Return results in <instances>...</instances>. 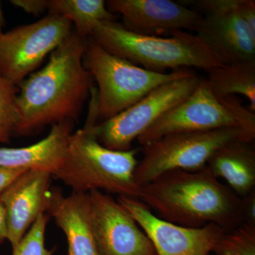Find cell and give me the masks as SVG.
Listing matches in <instances>:
<instances>
[{
    "label": "cell",
    "mask_w": 255,
    "mask_h": 255,
    "mask_svg": "<svg viewBox=\"0 0 255 255\" xmlns=\"http://www.w3.org/2000/svg\"><path fill=\"white\" fill-rule=\"evenodd\" d=\"M51 177L48 172L25 171L0 194L6 211L7 241L11 248L17 246L38 216L45 213Z\"/></svg>",
    "instance_id": "obj_14"
},
{
    "label": "cell",
    "mask_w": 255,
    "mask_h": 255,
    "mask_svg": "<svg viewBox=\"0 0 255 255\" xmlns=\"http://www.w3.org/2000/svg\"><path fill=\"white\" fill-rule=\"evenodd\" d=\"M202 18L196 34L223 65L255 60V37L238 10V0L190 1Z\"/></svg>",
    "instance_id": "obj_10"
},
{
    "label": "cell",
    "mask_w": 255,
    "mask_h": 255,
    "mask_svg": "<svg viewBox=\"0 0 255 255\" xmlns=\"http://www.w3.org/2000/svg\"><path fill=\"white\" fill-rule=\"evenodd\" d=\"M238 10L252 34L255 37V0H238Z\"/></svg>",
    "instance_id": "obj_24"
},
{
    "label": "cell",
    "mask_w": 255,
    "mask_h": 255,
    "mask_svg": "<svg viewBox=\"0 0 255 255\" xmlns=\"http://www.w3.org/2000/svg\"><path fill=\"white\" fill-rule=\"evenodd\" d=\"M87 40L73 30L50 53L46 66L18 86L14 133L35 135L46 126L78 119L93 89V78L83 63Z\"/></svg>",
    "instance_id": "obj_1"
},
{
    "label": "cell",
    "mask_w": 255,
    "mask_h": 255,
    "mask_svg": "<svg viewBox=\"0 0 255 255\" xmlns=\"http://www.w3.org/2000/svg\"><path fill=\"white\" fill-rule=\"evenodd\" d=\"M246 222L255 225V191L242 198Z\"/></svg>",
    "instance_id": "obj_26"
},
{
    "label": "cell",
    "mask_w": 255,
    "mask_h": 255,
    "mask_svg": "<svg viewBox=\"0 0 255 255\" xmlns=\"http://www.w3.org/2000/svg\"><path fill=\"white\" fill-rule=\"evenodd\" d=\"M211 91L219 97L241 95L255 112V60L222 65L207 71Z\"/></svg>",
    "instance_id": "obj_18"
},
{
    "label": "cell",
    "mask_w": 255,
    "mask_h": 255,
    "mask_svg": "<svg viewBox=\"0 0 255 255\" xmlns=\"http://www.w3.org/2000/svg\"><path fill=\"white\" fill-rule=\"evenodd\" d=\"M169 34L167 38L139 34L116 21H102L90 38L109 53L157 73L191 68L207 72L223 65L197 35L185 31Z\"/></svg>",
    "instance_id": "obj_3"
},
{
    "label": "cell",
    "mask_w": 255,
    "mask_h": 255,
    "mask_svg": "<svg viewBox=\"0 0 255 255\" xmlns=\"http://www.w3.org/2000/svg\"><path fill=\"white\" fill-rule=\"evenodd\" d=\"M8 228L6 211L1 201H0V245L7 241Z\"/></svg>",
    "instance_id": "obj_27"
},
{
    "label": "cell",
    "mask_w": 255,
    "mask_h": 255,
    "mask_svg": "<svg viewBox=\"0 0 255 255\" xmlns=\"http://www.w3.org/2000/svg\"><path fill=\"white\" fill-rule=\"evenodd\" d=\"M201 78L194 73L166 82L113 118L91 125L97 140L111 150H130L132 141L167 111L189 97Z\"/></svg>",
    "instance_id": "obj_8"
},
{
    "label": "cell",
    "mask_w": 255,
    "mask_h": 255,
    "mask_svg": "<svg viewBox=\"0 0 255 255\" xmlns=\"http://www.w3.org/2000/svg\"><path fill=\"white\" fill-rule=\"evenodd\" d=\"M50 216L43 213L25 234L21 241L12 248L11 255H53L55 249L48 250L45 246V235Z\"/></svg>",
    "instance_id": "obj_22"
},
{
    "label": "cell",
    "mask_w": 255,
    "mask_h": 255,
    "mask_svg": "<svg viewBox=\"0 0 255 255\" xmlns=\"http://www.w3.org/2000/svg\"><path fill=\"white\" fill-rule=\"evenodd\" d=\"M10 2L27 14L36 16L43 14L48 8V0H11Z\"/></svg>",
    "instance_id": "obj_23"
},
{
    "label": "cell",
    "mask_w": 255,
    "mask_h": 255,
    "mask_svg": "<svg viewBox=\"0 0 255 255\" xmlns=\"http://www.w3.org/2000/svg\"><path fill=\"white\" fill-rule=\"evenodd\" d=\"M112 14L123 16V26L139 34L159 36L176 31H194L202 14L170 0H110Z\"/></svg>",
    "instance_id": "obj_13"
},
{
    "label": "cell",
    "mask_w": 255,
    "mask_h": 255,
    "mask_svg": "<svg viewBox=\"0 0 255 255\" xmlns=\"http://www.w3.org/2000/svg\"><path fill=\"white\" fill-rule=\"evenodd\" d=\"M83 63L98 86L95 89L98 124L100 119L105 122L118 115L159 85L194 73L187 68L168 73L146 70L109 53L90 38L85 45Z\"/></svg>",
    "instance_id": "obj_5"
},
{
    "label": "cell",
    "mask_w": 255,
    "mask_h": 255,
    "mask_svg": "<svg viewBox=\"0 0 255 255\" xmlns=\"http://www.w3.org/2000/svg\"><path fill=\"white\" fill-rule=\"evenodd\" d=\"M18 86L0 75V143H9L18 122Z\"/></svg>",
    "instance_id": "obj_20"
},
{
    "label": "cell",
    "mask_w": 255,
    "mask_h": 255,
    "mask_svg": "<svg viewBox=\"0 0 255 255\" xmlns=\"http://www.w3.org/2000/svg\"><path fill=\"white\" fill-rule=\"evenodd\" d=\"M73 31L72 23L48 14L36 22L0 33V75L19 86Z\"/></svg>",
    "instance_id": "obj_9"
},
{
    "label": "cell",
    "mask_w": 255,
    "mask_h": 255,
    "mask_svg": "<svg viewBox=\"0 0 255 255\" xmlns=\"http://www.w3.org/2000/svg\"><path fill=\"white\" fill-rule=\"evenodd\" d=\"M214 252L218 255H255V225L244 222L225 232Z\"/></svg>",
    "instance_id": "obj_21"
},
{
    "label": "cell",
    "mask_w": 255,
    "mask_h": 255,
    "mask_svg": "<svg viewBox=\"0 0 255 255\" xmlns=\"http://www.w3.org/2000/svg\"><path fill=\"white\" fill-rule=\"evenodd\" d=\"M74 122L51 126L49 134L40 141L22 147H0V167L41 171L53 174L60 168L66 155Z\"/></svg>",
    "instance_id": "obj_16"
},
{
    "label": "cell",
    "mask_w": 255,
    "mask_h": 255,
    "mask_svg": "<svg viewBox=\"0 0 255 255\" xmlns=\"http://www.w3.org/2000/svg\"><path fill=\"white\" fill-rule=\"evenodd\" d=\"M44 211L65 233L68 255H100L92 231L88 193L65 196L59 187L50 189Z\"/></svg>",
    "instance_id": "obj_15"
},
{
    "label": "cell",
    "mask_w": 255,
    "mask_h": 255,
    "mask_svg": "<svg viewBox=\"0 0 255 255\" xmlns=\"http://www.w3.org/2000/svg\"><path fill=\"white\" fill-rule=\"evenodd\" d=\"M235 128L255 137V112L248 110L235 95L219 97L201 78L189 97L167 111L137 137L140 145L179 132L209 131Z\"/></svg>",
    "instance_id": "obj_6"
},
{
    "label": "cell",
    "mask_w": 255,
    "mask_h": 255,
    "mask_svg": "<svg viewBox=\"0 0 255 255\" xmlns=\"http://www.w3.org/2000/svg\"><path fill=\"white\" fill-rule=\"evenodd\" d=\"M48 11L69 20L75 33L84 39L91 38L99 23L117 18L103 0H48Z\"/></svg>",
    "instance_id": "obj_19"
},
{
    "label": "cell",
    "mask_w": 255,
    "mask_h": 255,
    "mask_svg": "<svg viewBox=\"0 0 255 255\" xmlns=\"http://www.w3.org/2000/svg\"><path fill=\"white\" fill-rule=\"evenodd\" d=\"M137 149L111 150L100 143L90 124L73 132L63 164L53 174L73 192L105 191L138 199L140 187L135 179Z\"/></svg>",
    "instance_id": "obj_4"
},
{
    "label": "cell",
    "mask_w": 255,
    "mask_h": 255,
    "mask_svg": "<svg viewBox=\"0 0 255 255\" xmlns=\"http://www.w3.org/2000/svg\"><path fill=\"white\" fill-rule=\"evenodd\" d=\"M26 170L9 169L0 167V194L11 184L15 179Z\"/></svg>",
    "instance_id": "obj_25"
},
{
    "label": "cell",
    "mask_w": 255,
    "mask_h": 255,
    "mask_svg": "<svg viewBox=\"0 0 255 255\" xmlns=\"http://www.w3.org/2000/svg\"><path fill=\"white\" fill-rule=\"evenodd\" d=\"M4 19L3 16L2 9H1V1H0V33L2 32V28L4 26Z\"/></svg>",
    "instance_id": "obj_28"
},
{
    "label": "cell",
    "mask_w": 255,
    "mask_h": 255,
    "mask_svg": "<svg viewBox=\"0 0 255 255\" xmlns=\"http://www.w3.org/2000/svg\"><path fill=\"white\" fill-rule=\"evenodd\" d=\"M117 201L143 230L157 255H209L226 232L213 223L188 228L168 222L134 198L119 196Z\"/></svg>",
    "instance_id": "obj_12"
},
{
    "label": "cell",
    "mask_w": 255,
    "mask_h": 255,
    "mask_svg": "<svg viewBox=\"0 0 255 255\" xmlns=\"http://www.w3.org/2000/svg\"><path fill=\"white\" fill-rule=\"evenodd\" d=\"M254 139L235 128L169 134L142 146L143 156L135 168V182L141 187L170 171L197 172L207 167L222 146L234 141L252 142Z\"/></svg>",
    "instance_id": "obj_7"
},
{
    "label": "cell",
    "mask_w": 255,
    "mask_h": 255,
    "mask_svg": "<svg viewBox=\"0 0 255 255\" xmlns=\"http://www.w3.org/2000/svg\"><path fill=\"white\" fill-rule=\"evenodd\" d=\"M137 199L161 219L184 227L213 223L227 232L246 222L243 199L207 167L166 172L140 187Z\"/></svg>",
    "instance_id": "obj_2"
},
{
    "label": "cell",
    "mask_w": 255,
    "mask_h": 255,
    "mask_svg": "<svg viewBox=\"0 0 255 255\" xmlns=\"http://www.w3.org/2000/svg\"><path fill=\"white\" fill-rule=\"evenodd\" d=\"M251 143L229 142L216 150L207 164L215 177L224 179L241 198L255 191V152Z\"/></svg>",
    "instance_id": "obj_17"
},
{
    "label": "cell",
    "mask_w": 255,
    "mask_h": 255,
    "mask_svg": "<svg viewBox=\"0 0 255 255\" xmlns=\"http://www.w3.org/2000/svg\"><path fill=\"white\" fill-rule=\"evenodd\" d=\"M92 231L100 255H157L143 230L118 201L88 193Z\"/></svg>",
    "instance_id": "obj_11"
}]
</instances>
